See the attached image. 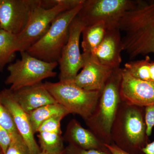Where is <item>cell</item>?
I'll list each match as a JSON object with an SVG mask.
<instances>
[{"label":"cell","mask_w":154,"mask_h":154,"mask_svg":"<svg viewBox=\"0 0 154 154\" xmlns=\"http://www.w3.org/2000/svg\"><path fill=\"white\" fill-rule=\"evenodd\" d=\"M1 30V27H0V30Z\"/></svg>","instance_id":"obj_31"},{"label":"cell","mask_w":154,"mask_h":154,"mask_svg":"<svg viewBox=\"0 0 154 154\" xmlns=\"http://www.w3.org/2000/svg\"><path fill=\"white\" fill-rule=\"evenodd\" d=\"M124 69L135 78L154 83V61H151L148 55L144 59L126 63Z\"/></svg>","instance_id":"obj_20"},{"label":"cell","mask_w":154,"mask_h":154,"mask_svg":"<svg viewBox=\"0 0 154 154\" xmlns=\"http://www.w3.org/2000/svg\"><path fill=\"white\" fill-rule=\"evenodd\" d=\"M107 30L106 25L103 22L86 26L82 33V54L92 55L104 38Z\"/></svg>","instance_id":"obj_18"},{"label":"cell","mask_w":154,"mask_h":154,"mask_svg":"<svg viewBox=\"0 0 154 154\" xmlns=\"http://www.w3.org/2000/svg\"><path fill=\"white\" fill-rule=\"evenodd\" d=\"M145 121L148 137L151 135L154 127V105L145 107Z\"/></svg>","instance_id":"obj_25"},{"label":"cell","mask_w":154,"mask_h":154,"mask_svg":"<svg viewBox=\"0 0 154 154\" xmlns=\"http://www.w3.org/2000/svg\"><path fill=\"white\" fill-rule=\"evenodd\" d=\"M143 154H154V141L147 144L142 150Z\"/></svg>","instance_id":"obj_28"},{"label":"cell","mask_w":154,"mask_h":154,"mask_svg":"<svg viewBox=\"0 0 154 154\" xmlns=\"http://www.w3.org/2000/svg\"><path fill=\"white\" fill-rule=\"evenodd\" d=\"M64 154H111L110 151L97 149H84L69 144L64 149Z\"/></svg>","instance_id":"obj_24"},{"label":"cell","mask_w":154,"mask_h":154,"mask_svg":"<svg viewBox=\"0 0 154 154\" xmlns=\"http://www.w3.org/2000/svg\"><path fill=\"white\" fill-rule=\"evenodd\" d=\"M43 86L57 103L70 113L78 114L85 120L94 113L101 92L85 90L67 82H45Z\"/></svg>","instance_id":"obj_7"},{"label":"cell","mask_w":154,"mask_h":154,"mask_svg":"<svg viewBox=\"0 0 154 154\" xmlns=\"http://www.w3.org/2000/svg\"><path fill=\"white\" fill-rule=\"evenodd\" d=\"M12 91L20 107L28 113L45 105L57 103L42 83Z\"/></svg>","instance_id":"obj_16"},{"label":"cell","mask_w":154,"mask_h":154,"mask_svg":"<svg viewBox=\"0 0 154 154\" xmlns=\"http://www.w3.org/2000/svg\"><path fill=\"white\" fill-rule=\"evenodd\" d=\"M121 101L143 107L154 105V83L132 76L122 69L120 87Z\"/></svg>","instance_id":"obj_11"},{"label":"cell","mask_w":154,"mask_h":154,"mask_svg":"<svg viewBox=\"0 0 154 154\" xmlns=\"http://www.w3.org/2000/svg\"><path fill=\"white\" fill-rule=\"evenodd\" d=\"M63 140L69 144L84 149H97L109 151L103 143L89 129L83 127L79 122L72 119L69 122Z\"/></svg>","instance_id":"obj_17"},{"label":"cell","mask_w":154,"mask_h":154,"mask_svg":"<svg viewBox=\"0 0 154 154\" xmlns=\"http://www.w3.org/2000/svg\"><path fill=\"white\" fill-rule=\"evenodd\" d=\"M135 0H84L77 17L86 26L103 22L107 29L119 28L122 17Z\"/></svg>","instance_id":"obj_8"},{"label":"cell","mask_w":154,"mask_h":154,"mask_svg":"<svg viewBox=\"0 0 154 154\" xmlns=\"http://www.w3.org/2000/svg\"><path fill=\"white\" fill-rule=\"evenodd\" d=\"M0 125L7 130L10 134L18 132L13 118L8 110L0 102Z\"/></svg>","instance_id":"obj_23"},{"label":"cell","mask_w":154,"mask_h":154,"mask_svg":"<svg viewBox=\"0 0 154 154\" xmlns=\"http://www.w3.org/2000/svg\"><path fill=\"white\" fill-rule=\"evenodd\" d=\"M21 58L10 64L8 67L9 75L5 80L10 89L14 91L42 83V80L57 75L54 70L57 62H48L30 55L27 51L20 53Z\"/></svg>","instance_id":"obj_6"},{"label":"cell","mask_w":154,"mask_h":154,"mask_svg":"<svg viewBox=\"0 0 154 154\" xmlns=\"http://www.w3.org/2000/svg\"><path fill=\"white\" fill-rule=\"evenodd\" d=\"M144 109L121 101L111 126L113 143L130 154H143L149 143Z\"/></svg>","instance_id":"obj_2"},{"label":"cell","mask_w":154,"mask_h":154,"mask_svg":"<svg viewBox=\"0 0 154 154\" xmlns=\"http://www.w3.org/2000/svg\"><path fill=\"white\" fill-rule=\"evenodd\" d=\"M123 51L131 58L154 54V0H135L119 24Z\"/></svg>","instance_id":"obj_1"},{"label":"cell","mask_w":154,"mask_h":154,"mask_svg":"<svg viewBox=\"0 0 154 154\" xmlns=\"http://www.w3.org/2000/svg\"><path fill=\"white\" fill-rule=\"evenodd\" d=\"M0 102L8 110L17 131L30 149V153L39 154L41 150L34 137L35 134L32 129L28 113L20 107L10 89L0 91Z\"/></svg>","instance_id":"obj_12"},{"label":"cell","mask_w":154,"mask_h":154,"mask_svg":"<svg viewBox=\"0 0 154 154\" xmlns=\"http://www.w3.org/2000/svg\"><path fill=\"white\" fill-rule=\"evenodd\" d=\"M15 35L0 30V72L14 59L16 51L14 46Z\"/></svg>","instance_id":"obj_21"},{"label":"cell","mask_w":154,"mask_h":154,"mask_svg":"<svg viewBox=\"0 0 154 154\" xmlns=\"http://www.w3.org/2000/svg\"><path fill=\"white\" fill-rule=\"evenodd\" d=\"M122 69H114L101 92L94 113L85 120L88 129L106 144L113 143L111 128L121 102L120 87Z\"/></svg>","instance_id":"obj_3"},{"label":"cell","mask_w":154,"mask_h":154,"mask_svg":"<svg viewBox=\"0 0 154 154\" xmlns=\"http://www.w3.org/2000/svg\"><path fill=\"white\" fill-rule=\"evenodd\" d=\"M39 154H64V150L63 151L57 153H51L48 152L41 151Z\"/></svg>","instance_id":"obj_29"},{"label":"cell","mask_w":154,"mask_h":154,"mask_svg":"<svg viewBox=\"0 0 154 154\" xmlns=\"http://www.w3.org/2000/svg\"><path fill=\"white\" fill-rule=\"evenodd\" d=\"M11 142L10 134L0 125V151L3 154H5Z\"/></svg>","instance_id":"obj_26"},{"label":"cell","mask_w":154,"mask_h":154,"mask_svg":"<svg viewBox=\"0 0 154 154\" xmlns=\"http://www.w3.org/2000/svg\"><path fill=\"white\" fill-rule=\"evenodd\" d=\"M0 154H3L2 153L1 151H0Z\"/></svg>","instance_id":"obj_30"},{"label":"cell","mask_w":154,"mask_h":154,"mask_svg":"<svg viewBox=\"0 0 154 154\" xmlns=\"http://www.w3.org/2000/svg\"><path fill=\"white\" fill-rule=\"evenodd\" d=\"M105 145L110 151L111 154H130L122 150L118 147L116 146L114 144L112 143L111 144H105Z\"/></svg>","instance_id":"obj_27"},{"label":"cell","mask_w":154,"mask_h":154,"mask_svg":"<svg viewBox=\"0 0 154 154\" xmlns=\"http://www.w3.org/2000/svg\"><path fill=\"white\" fill-rule=\"evenodd\" d=\"M64 117H52L44 122L39 127L37 133L41 151L57 153L64 150L61 129V122Z\"/></svg>","instance_id":"obj_15"},{"label":"cell","mask_w":154,"mask_h":154,"mask_svg":"<svg viewBox=\"0 0 154 154\" xmlns=\"http://www.w3.org/2000/svg\"><path fill=\"white\" fill-rule=\"evenodd\" d=\"M83 3L58 15L45 34L26 51L41 60L58 63L68 38L69 27L81 10Z\"/></svg>","instance_id":"obj_5"},{"label":"cell","mask_w":154,"mask_h":154,"mask_svg":"<svg viewBox=\"0 0 154 154\" xmlns=\"http://www.w3.org/2000/svg\"><path fill=\"white\" fill-rule=\"evenodd\" d=\"M40 0H0L1 29L17 35L25 29L34 9L44 3Z\"/></svg>","instance_id":"obj_10"},{"label":"cell","mask_w":154,"mask_h":154,"mask_svg":"<svg viewBox=\"0 0 154 154\" xmlns=\"http://www.w3.org/2000/svg\"><path fill=\"white\" fill-rule=\"evenodd\" d=\"M84 0L45 1L33 10L28 24L21 33L15 35L16 52L27 51L39 40L49 29L53 21L58 15L75 8Z\"/></svg>","instance_id":"obj_4"},{"label":"cell","mask_w":154,"mask_h":154,"mask_svg":"<svg viewBox=\"0 0 154 154\" xmlns=\"http://www.w3.org/2000/svg\"><path fill=\"white\" fill-rule=\"evenodd\" d=\"M123 51L119 28H110L107 29L104 38L91 56L102 65L114 69L120 68Z\"/></svg>","instance_id":"obj_14"},{"label":"cell","mask_w":154,"mask_h":154,"mask_svg":"<svg viewBox=\"0 0 154 154\" xmlns=\"http://www.w3.org/2000/svg\"><path fill=\"white\" fill-rule=\"evenodd\" d=\"M69 112L58 103L50 104L39 107L28 113L30 123L34 134L37 133L39 127L44 122L57 116L65 117Z\"/></svg>","instance_id":"obj_19"},{"label":"cell","mask_w":154,"mask_h":154,"mask_svg":"<svg viewBox=\"0 0 154 154\" xmlns=\"http://www.w3.org/2000/svg\"><path fill=\"white\" fill-rule=\"evenodd\" d=\"M10 135L11 143L5 154H31L30 149L19 132Z\"/></svg>","instance_id":"obj_22"},{"label":"cell","mask_w":154,"mask_h":154,"mask_svg":"<svg viewBox=\"0 0 154 154\" xmlns=\"http://www.w3.org/2000/svg\"><path fill=\"white\" fill-rule=\"evenodd\" d=\"M82 56L84 64L82 70L67 82L88 91L102 92L113 69L99 63L92 56Z\"/></svg>","instance_id":"obj_13"},{"label":"cell","mask_w":154,"mask_h":154,"mask_svg":"<svg viewBox=\"0 0 154 154\" xmlns=\"http://www.w3.org/2000/svg\"><path fill=\"white\" fill-rule=\"evenodd\" d=\"M85 25L78 17L72 21L67 41L62 50L58 63L60 66V82L72 80L84 66L82 54L80 52V39Z\"/></svg>","instance_id":"obj_9"}]
</instances>
